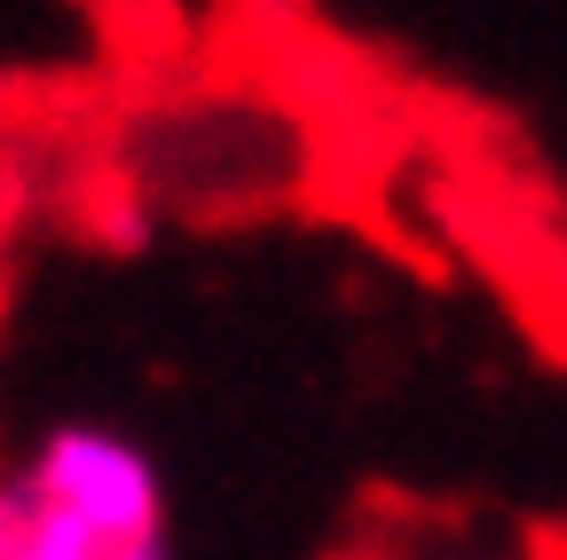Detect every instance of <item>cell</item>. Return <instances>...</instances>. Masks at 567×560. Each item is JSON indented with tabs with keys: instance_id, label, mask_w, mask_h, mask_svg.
<instances>
[{
	"instance_id": "1",
	"label": "cell",
	"mask_w": 567,
	"mask_h": 560,
	"mask_svg": "<svg viewBox=\"0 0 567 560\" xmlns=\"http://www.w3.org/2000/svg\"><path fill=\"white\" fill-rule=\"evenodd\" d=\"M347 560H551V552H528L513 537H425V544H363Z\"/></svg>"
},
{
	"instance_id": "2",
	"label": "cell",
	"mask_w": 567,
	"mask_h": 560,
	"mask_svg": "<svg viewBox=\"0 0 567 560\" xmlns=\"http://www.w3.org/2000/svg\"><path fill=\"white\" fill-rule=\"evenodd\" d=\"M0 560H32V506L17 474H0Z\"/></svg>"
}]
</instances>
